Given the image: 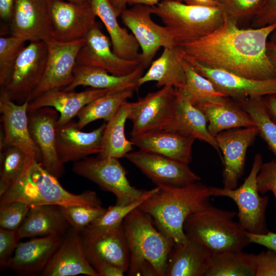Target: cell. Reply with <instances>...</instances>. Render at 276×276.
<instances>
[{
	"instance_id": "1",
	"label": "cell",
	"mask_w": 276,
	"mask_h": 276,
	"mask_svg": "<svg viewBox=\"0 0 276 276\" xmlns=\"http://www.w3.org/2000/svg\"><path fill=\"white\" fill-rule=\"evenodd\" d=\"M276 24L241 29L224 15L222 24L211 33L178 44L183 58L245 77L264 80L276 77V68L266 50Z\"/></svg>"
},
{
	"instance_id": "2",
	"label": "cell",
	"mask_w": 276,
	"mask_h": 276,
	"mask_svg": "<svg viewBox=\"0 0 276 276\" xmlns=\"http://www.w3.org/2000/svg\"><path fill=\"white\" fill-rule=\"evenodd\" d=\"M157 187L158 190L138 208L148 214L157 228L174 243H184L188 239L184 223L189 216L211 204L212 187L200 181L182 187Z\"/></svg>"
},
{
	"instance_id": "3",
	"label": "cell",
	"mask_w": 276,
	"mask_h": 276,
	"mask_svg": "<svg viewBox=\"0 0 276 276\" xmlns=\"http://www.w3.org/2000/svg\"><path fill=\"white\" fill-rule=\"evenodd\" d=\"M0 203L21 201L30 206L75 205L102 206L97 193L85 191L79 194L65 190L35 157L28 156L23 172L0 196Z\"/></svg>"
},
{
	"instance_id": "4",
	"label": "cell",
	"mask_w": 276,
	"mask_h": 276,
	"mask_svg": "<svg viewBox=\"0 0 276 276\" xmlns=\"http://www.w3.org/2000/svg\"><path fill=\"white\" fill-rule=\"evenodd\" d=\"M123 225L130 252L128 275L164 276L174 241L139 208L126 216Z\"/></svg>"
},
{
	"instance_id": "5",
	"label": "cell",
	"mask_w": 276,
	"mask_h": 276,
	"mask_svg": "<svg viewBox=\"0 0 276 276\" xmlns=\"http://www.w3.org/2000/svg\"><path fill=\"white\" fill-rule=\"evenodd\" d=\"M235 211L211 204L189 216L183 224L188 238L199 243L212 255L242 250L250 243L247 232L234 220Z\"/></svg>"
},
{
	"instance_id": "6",
	"label": "cell",
	"mask_w": 276,
	"mask_h": 276,
	"mask_svg": "<svg viewBox=\"0 0 276 276\" xmlns=\"http://www.w3.org/2000/svg\"><path fill=\"white\" fill-rule=\"evenodd\" d=\"M151 9L152 14L167 28L176 46L211 33L224 18L219 6H194L177 0H163Z\"/></svg>"
},
{
	"instance_id": "7",
	"label": "cell",
	"mask_w": 276,
	"mask_h": 276,
	"mask_svg": "<svg viewBox=\"0 0 276 276\" xmlns=\"http://www.w3.org/2000/svg\"><path fill=\"white\" fill-rule=\"evenodd\" d=\"M263 163L262 155L256 154L250 173L241 186L234 189L214 187L212 189V196L227 197L236 203L238 222L247 232L255 234L269 231L266 215L269 197L261 196L257 185V176Z\"/></svg>"
},
{
	"instance_id": "8",
	"label": "cell",
	"mask_w": 276,
	"mask_h": 276,
	"mask_svg": "<svg viewBox=\"0 0 276 276\" xmlns=\"http://www.w3.org/2000/svg\"><path fill=\"white\" fill-rule=\"evenodd\" d=\"M119 159L112 157H86L75 162L73 171L115 196L116 203L127 205L144 196L148 190L133 187Z\"/></svg>"
},
{
	"instance_id": "9",
	"label": "cell",
	"mask_w": 276,
	"mask_h": 276,
	"mask_svg": "<svg viewBox=\"0 0 276 276\" xmlns=\"http://www.w3.org/2000/svg\"><path fill=\"white\" fill-rule=\"evenodd\" d=\"M48 56L47 45L43 41H32L26 45L17 57L4 87L13 101L22 104L41 81Z\"/></svg>"
},
{
	"instance_id": "10",
	"label": "cell",
	"mask_w": 276,
	"mask_h": 276,
	"mask_svg": "<svg viewBox=\"0 0 276 276\" xmlns=\"http://www.w3.org/2000/svg\"><path fill=\"white\" fill-rule=\"evenodd\" d=\"M152 14L151 7L134 5L120 16L139 43L141 49L139 60L144 68L149 67L160 48L176 47L167 28L154 22Z\"/></svg>"
},
{
	"instance_id": "11",
	"label": "cell",
	"mask_w": 276,
	"mask_h": 276,
	"mask_svg": "<svg viewBox=\"0 0 276 276\" xmlns=\"http://www.w3.org/2000/svg\"><path fill=\"white\" fill-rule=\"evenodd\" d=\"M175 88L165 86L148 93L134 102H130L128 120L132 124V137L158 129L169 123L173 112Z\"/></svg>"
},
{
	"instance_id": "12",
	"label": "cell",
	"mask_w": 276,
	"mask_h": 276,
	"mask_svg": "<svg viewBox=\"0 0 276 276\" xmlns=\"http://www.w3.org/2000/svg\"><path fill=\"white\" fill-rule=\"evenodd\" d=\"M45 42L48 56L45 71L39 84L29 97V102L48 90L63 89L72 82L77 55L84 38L67 42L52 39Z\"/></svg>"
},
{
	"instance_id": "13",
	"label": "cell",
	"mask_w": 276,
	"mask_h": 276,
	"mask_svg": "<svg viewBox=\"0 0 276 276\" xmlns=\"http://www.w3.org/2000/svg\"><path fill=\"white\" fill-rule=\"evenodd\" d=\"M51 0H15L10 21L11 35L26 41L54 38L51 20Z\"/></svg>"
},
{
	"instance_id": "14",
	"label": "cell",
	"mask_w": 276,
	"mask_h": 276,
	"mask_svg": "<svg viewBox=\"0 0 276 276\" xmlns=\"http://www.w3.org/2000/svg\"><path fill=\"white\" fill-rule=\"evenodd\" d=\"M80 234L86 255L91 265L106 262L127 271L130 252L123 223L105 229L86 227Z\"/></svg>"
},
{
	"instance_id": "15",
	"label": "cell",
	"mask_w": 276,
	"mask_h": 276,
	"mask_svg": "<svg viewBox=\"0 0 276 276\" xmlns=\"http://www.w3.org/2000/svg\"><path fill=\"white\" fill-rule=\"evenodd\" d=\"M125 157L156 186L182 187L201 180L188 164L159 154L139 150Z\"/></svg>"
},
{
	"instance_id": "16",
	"label": "cell",
	"mask_w": 276,
	"mask_h": 276,
	"mask_svg": "<svg viewBox=\"0 0 276 276\" xmlns=\"http://www.w3.org/2000/svg\"><path fill=\"white\" fill-rule=\"evenodd\" d=\"M111 45L110 38L96 22L84 38L77 55L76 65L101 68L120 76L132 73L140 65L139 60H127L119 57Z\"/></svg>"
},
{
	"instance_id": "17",
	"label": "cell",
	"mask_w": 276,
	"mask_h": 276,
	"mask_svg": "<svg viewBox=\"0 0 276 276\" xmlns=\"http://www.w3.org/2000/svg\"><path fill=\"white\" fill-rule=\"evenodd\" d=\"M259 132L256 126L231 129L215 137L223 155V188L234 189L243 175L247 149L253 144Z\"/></svg>"
},
{
	"instance_id": "18",
	"label": "cell",
	"mask_w": 276,
	"mask_h": 276,
	"mask_svg": "<svg viewBox=\"0 0 276 276\" xmlns=\"http://www.w3.org/2000/svg\"><path fill=\"white\" fill-rule=\"evenodd\" d=\"M29 101L17 104L10 97L4 87L0 89V111L4 125V136L1 149L14 146L29 156L35 157L40 163L41 155L30 133L28 107Z\"/></svg>"
},
{
	"instance_id": "19",
	"label": "cell",
	"mask_w": 276,
	"mask_h": 276,
	"mask_svg": "<svg viewBox=\"0 0 276 276\" xmlns=\"http://www.w3.org/2000/svg\"><path fill=\"white\" fill-rule=\"evenodd\" d=\"M31 137L40 150V163L52 175L59 178L64 172V164L56 149V125L59 112L52 107H43L28 111Z\"/></svg>"
},
{
	"instance_id": "20",
	"label": "cell",
	"mask_w": 276,
	"mask_h": 276,
	"mask_svg": "<svg viewBox=\"0 0 276 276\" xmlns=\"http://www.w3.org/2000/svg\"><path fill=\"white\" fill-rule=\"evenodd\" d=\"M50 13L54 38L61 42L84 39L96 23L97 16L91 3L51 0Z\"/></svg>"
},
{
	"instance_id": "21",
	"label": "cell",
	"mask_w": 276,
	"mask_h": 276,
	"mask_svg": "<svg viewBox=\"0 0 276 276\" xmlns=\"http://www.w3.org/2000/svg\"><path fill=\"white\" fill-rule=\"evenodd\" d=\"M183 58L212 81L219 91L236 101L276 95V77L264 80L251 79L205 66L192 59Z\"/></svg>"
},
{
	"instance_id": "22",
	"label": "cell",
	"mask_w": 276,
	"mask_h": 276,
	"mask_svg": "<svg viewBox=\"0 0 276 276\" xmlns=\"http://www.w3.org/2000/svg\"><path fill=\"white\" fill-rule=\"evenodd\" d=\"M106 125L104 123L90 132H84L77 122L72 120L67 123L56 125V149L58 157L64 164L77 162L89 155L100 153L102 137Z\"/></svg>"
},
{
	"instance_id": "23",
	"label": "cell",
	"mask_w": 276,
	"mask_h": 276,
	"mask_svg": "<svg viewBox=\"0 0 276 276\" xmlns=\"http://www.w3.org/2000/svg\"><path fill=\"white\" fill-rule=\"evenodd\" d=\"M85 274L99 276L87 259L80 234L73 231L60 246L42 272L43 276Z\"/></svg>"
},
{
	"instance_id": "24",
	"label": "cell",
	"mask_w": 276,
	"mask_h": 276,
	"mask_svg": "<svg viewBox=\"0 0 276 276\" xmlns=\"http://www.w3.org/2000/svg\"><path fill=\"white\" fill-rule=\"evenodd\" d=\"M194 105L205 117L209 132L214 137L224 130L256 126L248 112L228 97L206 100Z\"/></svg>"
},
{
	"instance_id": "25",
	"label": "cell",
	"mask_w": 276,
	"mask_h": 276,
	"mask_svg": "<svg viewBox=\"0 0 276 276\" xmlns=\"http://www.w3.org/2000/svg\"><path fill=\"white\" fill-rule=\"evenodd\" d=\"M111 92L115 91L93 88L80 92L53 89L30 101L28 111L43 107H53L59 113L57 125H60L73 120L85 106L93 100Z\"/></svg>"
},
{
	"instance_id": "26",
	"label": "cell",
	"mask_w": 276,
	"mask_h": 276,
	"mask_svg": "<svg viewBox=\"0 0 276 276\" xmlns=\"http://www.w3.org/2000/svg\"><path fill=\"white\" fill-rule=\"evenodd\" d=\"M195 140L175 131L158 129L132 137L130 141L139 150L189 165L192 159V146Z\"/></svg>"
},
{
	"instance_id": "27",
	"label": "cell",
	"mask_w": 276,
	"mask_h": 276,
	"mask_svg": "<svg viewBox=\"0 0 276 276\" xmlns=\"http://www.w3.org/2000/svg\"><path fill=\"white\" fill-rule=\"evenodd\" d=\"M63 238V235H48L18 242L9 267L21 274L42 271Z\"/></svg>"
},
{
	"instance_id": "28",
	"label": "cell",
	"mask_w": 276,
	"mask_h": 276,
	"mask_svg": "<svg viewBox=\"0 0 276 276\" xmlns=\"http://www.w3.org/2000/svg\"><path fill=\"white\" fill-rule=\"evenodd\" d=\"M213 255L195 241L188 238L174 243L168 256L164 276H206Z\"/></svg>"
},
{
	"instance_id": "29",
	"label": "cell",
	"mask_w": 276,
	"mask_h": 276,
	"mask_svg": "<svg viewBox=\"0 0 276 276\" xmlns=\"http://www.w3.org/2000/svg\"><path fill=\"white\" fill-rule=\"evenodd\" d=\"M163 129L203 141L217 151H220L215 137L209 132L207 121L203 113L176 88L172 117Z\"/></svg>"
},
{
	"instance_id": "30",
	"label": "cell",
	"mask_w": 276,
	"mask_h": 276,
	"mask_svg": "<svg viewBox=\"0 0 276 276\" xmlns=\"http://www.w3.org/2000/svg\"><path fill=\"white\" fill-rule=\"evenodd\" d=\"M144 69L140 64L132 73L120 76L112 75L101 68L76 65L74 70L72 82L63 89L74 90L79 86H84L114 91L129 88L137 90L139 87L138 81L144 74Z\"/></svg>"
},
{
	"instance_id": "31",
	"label": "cell",
	"mask_w": 276,
	"mask_h": 276,
	"mask_svg": "<svg viewBox=\"0 0 276 276\" xmlns=\"http://www.w3.org/2000/svg\"><path fill=\"white\" fill-rule=\"evenodd\" d=\"M91 5L110 36L113 52L124 59L139 60V43L132 33L120 25L118 16L108 0H91Z\"/></svg>"
},
{
	"instance_id": "32",
	"label": "cell",
	"mask_w": 276,
	"mask_h": 276,
	"mask_svg": "<svg viewBox=\"0 0 276 276\" xmlns=\"http://www.w3.org/2000/svg\"><path fill=\"white\" fill-rule=\"evenodd\" d=\"M69 225L59 206L37 205L31 208L17 232L19 240L36 236L63 235Z\"/></svg>"
},
{
	"instance_id": "33",
	"label": "cell",
	"mask_w": 276,
	"mask_h": 276,
	"mask_svg": "<svg viewBox=\"0 0 276 276\" xmlns=\"http://www.w3.org/2000/svg\"><path fill=\"white\" fill-rule=\"evenodd\" d=\"M151 81L156 82L158 88L171 86L180 88L185 84L186 76L176 47L163 49L160 56L152 61L147 71L139 79V87Z\"/></svg>"
},
{
	"instance_id": "34",
	"label": "cell",
	"mask_w": 276,
	"mask_h": 276,
	"mask_svg": "<svg viewBox=\"0 0 276 276\" xmlns=\"http://www.w3.org/2000/svg\"><path fill=\"white\" fill-rule=\"evenodd\" d=\"M130 110V102H125L108 122L102 137V148L98 156L124 157L130 152L133 146L126 137L125 126Z\"/></svg>"
},
{
	"instance_id": "35",
	"label": "cell",
	"mask_w": 276,
	"mask_h": 276,
	"mask_svg": "<svg viewBox=\"0 0 276 276\" xmlns=\"http://www.w3.org/2000/svg\"><path fill=\"white\" fill-rule=\"evenodd\" d=\"M134 88L111 92L96 99L85 106L78 113L77 125L82 129L89 123L99 119L107 122L116 114L122 104L132 97Z\"/></svg>"
},
{
	"instance_id": "36",
	"label": "cell",
	"mask_w": 276,
	"mask_h": 276,
	"mask_svg": "<svg viewBox=\"0 0 276 276\" xmlns=\"http://www.w3.org/2000/svg\"><path fill=\"white\" fill-rule=\"evenodd\" d=\"M256 255L232 250L213 255L206 276H255Z\"/></svg>"
},
{
	"instance_id": "37",
	"label": "cell",
	"mask_w": 276,
	"mask_h": 276,
	"mask_svg": "<svg viewBox=\"0 0 276 276\" xmlns=\"http://www.w3.org/2000/svg\"><path fill=\"white\" fill-rule=\"evenodd\" d=\"M180 59L185 72L186 81L182 87L176 89L193 104L206 100L226 96L219 91L212 81L199 73L180 55Z\"/></svg>"
},
{
	"instance_id": "38",
	"label": "cell",
	"mask_w": 276,
	"mask_h": 276,
	"mask_svg": "<svg viewBox=\"0 0 276 276\" xmlns=\"http://www.w3.org/2000/svg\"><path fill=\"white\" fill-rule=\"evenodd\" d=\"M236 101L250 116L259 135L276 156V124L266 109L263 97H251Z\"/></svg>"
},
{
	"instance_id": "39",
	"label": "cell",
	"mask_w": 276,
	"mask_h": 276,
	"mask_svg": "<svg viewBox=\"0 0 276 276\" xmlns=\"http://www.w3.org/2000/svg\"><path fill=\"white\" fill-rule=\"evenodd\" d=\"M1 150L0 196L21 174L28 157L22 150L14 146Z\"/></svg>"
},
{
	"instance_id": "40",
	"label": "cell",
	"mask_w": 276,
	"mask_h": 276,
	"mask_svg": "<svg viewBox=\"0 0 276 276\" xmlns=\"http://www.w3.org/2000/svg\"><path fill=\"white\" fill-rule=\"evenodd\" d=\"M159 187L148 190V192L139 199L127 205L116 204L110 205L100 216L95 220L86 227L95 229H105L116 227L123 223L126 216L132 210L138 208L146 199L156 192Z\"/></svg>"
},
{
	"instance_id": "41",
	"label": "cell",
	"mask_w": 276,
	"mask_h": 276,
	"mask_svg": "<svg viewBox=\"0 0 276 276\" xmlns=\"http://www.w3.org/2000/svg\"><path fill=\"white\" fill-rule=\"evenodd\" d=\"M59 206L70 225L75 232L79 234L107 209L102 206L75 205Z\"/></svg>"
},
{
	"instance_id": "42",
	"label": "cell",
	"mask_w": 276,
	"mask_h": 276,
	"mask_svg": "<svg viewBox=\"0 0 276 276\" xmlns=\"http://www.w3.org/2000/svg\"><path fill=\"white\" fill-rule=\"evenodd\" d=\"M26 41L11 35L0 37V86L4 85Z\"/></svg>"
},
{
	"instance_id": "43",
	"label": "cell",
	"mask_w": 276,
	"mask_h": 276,
	"mask_svg": "<svg viewBox=\"0 0 276 276\" xmlns=\"http://www.w3.org/2000/svg\"><path fill=\"white\" fill-rule=\"evenodd\" d=\"M224 15L238 25L246 19L252 18L264 0H216Z\"/></svg>"
},
{
	"instance_id": "44",
	"label": "cell",
	"mask_w": 276,
	"mask_h": 276,
	"mask_svg": "<svg viewBox=\"0 0 276 276\" xmlns=\"http://www.w3.org/2000/svg\"><path fill=\"white\" fill-rule=\"evenodd\" d=\"M31 206L21 201L0 203V226L17 230L25 219Z\"/></svg>"
},
{
	"instance_id": "45",
	"label": "cell",
	"mask_w": 276,
	"mask_h": 276,
	"mask_svg": "<svg viewBox=\"0 0 276 276\" xmlns=\"http://www.w3.org/2000/svg\"><path fill=\"white\" fill-rule=\"evenodd\" d=\"M19 240L17 230L0 228V265L9 267L17 244Z\"/></svg>"
},
{
	"instance_id": "46",
	"label": "cell",
	"mask_w": 276,
	"mask_h": 276,
	"mask_svg": "<svg viewBox=\"0 0 276 276\" xmlns=\"http://www.w3.org/2000/svg\"><path fill=\"white\" fill-rule=\"evenodd\" d=\"M257 185L260 193L271 191L276 201V159L263 163L257 176Z\"/></svg>"
},
{
	"instance_id": "47",
	"label": "cell",
	"mask_w": 276,
	"mask_h": 276,
	"mask_svg": "<svg viewBox=\"0 0 276 276\" xmlns=\"http://www.w3.org/2000/svg\"><path fill=\"white\" fill-rule=\"evenodd\" d=\"M255 276H276V252L268 249L256 255Z\"/></svg>"
},
{
	"instance_id": "48",
	"label": "cell",
	"mask_w": 276,
	"mask_h": 276,
	"mask_svg": "<svg viewBox=\"0 0 276 276\" xmlns=\"http://www.w3.org/2000/svg\"><path fill=\"white\" fill-rule=\"evenodd\" d=\"M251 22L253 28L276 24V0H264Z\"/></svg>"
},
{
	"instance_id": "49",
	"label": "cell",
	"mask_w": 276,
	"mask_h": 276,
	"mask_svg": "<svg viewBox=\"0 0 276 276\" xmlns=\"http://www.w3.org/2000/svg\"><path fill=\"white\" fill-rule=\"evenodd\" d=\"M250 243L263 246L276 252V233L268 231L264 234H255L247 232Z\"/></svg>"
},
{
	"instance_id": "50",
	"label": "cell",
	"mask_w": 276,
	"mask_h": 276,
	"mask_svg": "<svg viewBox=\"0 0 276 276\" xmlns=\"http://www.w3.org/2000/svg\"><path fill=\"white\" fill-rule=\"evenodd\" d=\"M91 265L99 276H123L125 272L121 268L106 262H96Z\"/></svg>"
},
{
	"instance_id": "51",
	"label": "cell",
	"mask_w": 276,
	"mask_h": 276,
	"mask_svg": "<svg viewBox=\"0 0 276 276\" xmlns=\"http://www.w3.org/2000/svg\"><path fill=\"white\" fill-rule=\"evenodd\" d=\"M15 0H0V17L10 22L13 13Z\"/></svg>"
},
{
	"instance_id": "52",
	"label": "cell",
	"mask_w": 276,
	"mask_h": 276,
	"mask_svg": "<svg viewBox=\"0 0 276 276\" xmlns=\"http://www.w3.org/2000/svg\"><path fill=\"white\" fill-rule=\"evenodd\" d=\"M263 100L269 115L276 124V95L264 96Z\"/></svg>"
},
{
	"instance_id": "53",
	"label": "cell",
	"mask_w": 276,
	"mask_h": 276,
	"mask_svg": "<svg viewBox=\"0 0 276 276\" xmlns=\"http://www.w3.org/2000/svg\"><path fill=\"white\" fill-rule=\"evenodd\" d=\"M113 8L116 15L120 16L123 11L126 9L127 0H108Z\"/></svg>"
},
{
	"instance_id": "54",
	"label": "cell",
	"mask_w": 276,
	"mask_h": 276,
	"mask_svg": "<svg viewBox=\"0 0 276 276\" xmlns=\"http://www.w3.org/2000/svg\"><path fill=\"white\" fill-rule=\"evenodd\" d=\"M185 3L198 6L219 7V5L216 0H183Z\"/></svg>"
},
{
	"instance_id": "55",
	"label": "cell",
	"mask_w": 276,
	"mask_h": 276,
	"mask_svg": "<svg viewBox=\"0 0 276 276\" xmlns=\"http://www.w3.org/2000/svg\"><path fill=\"white\" fill-rule=\"evenodd\" d=\"M267 55L276 68V42L268 41L266 45Z\"/></svg>"
},
{
	"instance_id": "56",
	"label": "cell",
	"mask_w": 276,
	"mask_h": 276,
	"mask_svg": "<svg viewBox=\"0 0 276 276\" xmlns=\"http://www.w3.org/2000/svg\"><path fill=\"white\" fill-rule=\"evenodd\" d=\"M161 0H127V4L130 5H144L153 7L158 4Z\"/></svg>"
},
{
	"instance_id": "57",
	"label": "cell",
	"mask_w": 276,
	"mask_h": 276,
	"mask_svg": "<svg viewBox=\"0 0 276 276\" xmlns=\"http://www.w3.org/2000/svg\"><path fill=\"white\" fill-rule=\"evenodd\" d=\"M72 3L78 4H84L87 3H91V0H65Z\"/></svg>"
},
{
	"instance_id": "58",
	"label": "cell",
	"mask_w": 276,
	"mask_h": 276,
	"mask_svg": "<svg viewBox=\"0 0 276 276\" xmlns=\"http://www.w3.org/2000/svg\"><path fill=\"white\" fill-rule=\"evenodd\" d=\"M269 38L270 41L276 42V29L271 33Z\"/></svg>"
}]
</instances>
